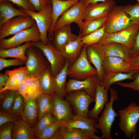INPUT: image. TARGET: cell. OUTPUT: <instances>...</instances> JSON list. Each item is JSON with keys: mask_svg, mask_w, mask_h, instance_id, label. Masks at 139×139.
I'll return each instance as SVG.
<instances>
[{"mask_svg": "<svg viewBox=\"0 0 139 139\" xmlns=\"http://www.w3.org/2000/svg\"><path fill=\"white\" fill-rule=\"evenodd\" d=\"M19 8L26 12L35 21L40 32V40L45 44H47L49 41L47 33L52 24L51 4L47 6L39 12L26 10L20 7Z\"/></svg>", "mask_w": 139, "mask_h": 139, "instance_id": "obj_9", "label": "cell"}, {"mask_svg": "<svg viewBox=\"0 0 139 139\" xmlns=\"http://www.w3.org/2000/svg\"><path fill=\"white\" fill-rule=\"evenodd\" d=\"M53 114L58 121L67 122L71 120L74 115L69 103L55 94L53 95Z\"/></svg>", "mask_w": 139, "mask_h": 139, "instance_id": "obj_16", "label": "cell"}, {"mask_svg": "<svg viewBox=\"0 0 139 139\" xmlns=\"http://www.w3.org/2000/svg\"><path fill=\"white\" fill-rule=\"evenodd\" d=\"M40 32L36 23L32 27L22 31L8 38L0 40V49H7L21 45L27 42L40 40Z\"/></svg>", "mask_w": 139, "mask_h": 139, "instance_id": "obj_10", "label": "cell"}, {"mask_svg": "<svg viewBox=\"0 0 139 139\" xmlns=\"http://www.w3.org/2000/svg\"></svg>", "mask_w": 139, "mask_h": 139, "instance_id": "obj_54", "label": "cell"}, {"mask_svg": "<svg viewBox=\"0 0 139 139\" xmlns=\"http://www.w3.org/2000/svg\"><path fill=\"white\" fill-rule=\"evenodd\" d=\"M110 88H105L100 84L98 85L95 94V104L93 108L89 111L88 118L95 119L98 118L99 115L103 110L106 103L109 102L108 91Z\"/></svg>", "mask_w": 139, "mask_h": 139, "instance_id": "obj_22", "label": "cell"}, {"mask_svg": "<svg viewBox=\"0 0 139 139\" xmlns=\"http://www.w3.org/2000/svg\"><path fill=\"white\" fill-rule=\"evenodd\" d=\"M33 42H26L18 46L7 49H0V58L12 57L20 59L24 64L28 59L25 53L27 48L32 45Z\"/></svg>", "mask_w": 139, "mask_h": 139, "instance_id": "obj_29", "label": "cell"}, {"mask_svg": "<svg viewBox=\"0 0 139 139\" xmlns=\"http://www.w3.org/2000/svg\"><path fill=\"white\" fill-rule=\"evenodd\" d=\"M25 54L28 59L25 63L27 70V76L38 77L50 64L42 51L32 45L28 47Z\"/></svg>", "mask_w": 139, "mask_h": 139, "instance_id": "obj_4", "label": "cell"}, {"mask_svg": "<svg viewBox=\"0 0 139 139\" xmlns=\"http://www.w3.org/2000/svg\"><path fill=\"white\" fill-rule=\"evenodd\" d=\"M130 52L132 58L139 54V31L136 35L134 45L130 50Z\"/></svg>", "mask_w": 139, "mask_h": 139, "instance_id": "obj_48", "label": "cell"}, {"mask_svg": "<svg viewBox=\"0 0 139 139\" xmlns=\"http://www.w3.org/2000/svg\"><path fill=\"white\" fill-rule=\"evenodd\" d=\"M100 84L97 75L90 76L82 80L70 79L67 82L65 87L66 93L73 91L82 90L85 91L92 97L95 98V90L98 85Z\"/></svg>", "mask_w": 139, "mask_h": 139, "instance_id": "obj_14", "label": "cell"}, {"mask_svg": "<svg viewBox=\"0 0 139 139\" xmlns=\"http://www.w3.org/2000/svg\"><path fill=\"white\" fill-rule=\"evenodd\" d=\"M116 5L114 0L90 3L86 5L83 14V20L107 17Z\"/></svg>", "mask_w": 139, "mask_h": 139, "instance_id": "obj_13", "label": "cell"}, {"mask_svg": "<svg viewBox=\"0 0 139 139\" xmlns=\"http://www.w3.org/2000/svg\"><path fill=\"white\" fill-rule=\"evenodd\" d=\"M20 16H29L20 8L17 9L14 7L9 1H0V26L9 20Z\"/></svg>", "mask_w": 139, "mask_h": 139, "instance_id": "obj_27", "label": "cell"}, {"mask_svg": "<svg viewBox=\"0 0 139 139\" xmlns=\"http://www.w3.org/2000/svg\"><path fill=\"white\" fill-rule=\"evenodd\" d=\"M120 129L127 138L134 139L137 136V124L139 120V105L132 102L118 111Z\"/></svg>", "mask_w": 139, "mask_h": 139, "instance_id": "obj_1", "label": "cell"}, {"mask_svg": "<svg viewBox=\"0 0 139 139\" xmlns=\"http://www.w3.org/2000/svg\"><path fill=\"white\" fill-rule=\"evenodd\" d=\"M133 24L124 6L116 5L107 16L104 26L105 32L110 33L123 30Z\"/></svg>", "mask_w": 139, "mask_h": 139, "instance_id": "obj_3", "label": "cell"}, {"mask_svg": "<svg viewBox=\"0 0 139 139\" xmlns=\"http://www.w3.org/2000/svg\"><path fill=\"white\" fill-rule=\"evenodd\" d=\"M5 0L10 1L21 8L27 11H36L28 0H0V1Z\"/></svg>", "mask_w": 139, "mask_h": 139, "instance_id": "obj_47", "label": "cell"}, {"mask_svg": "<svg viewBox=\"0 0 139 139\" xmlns=\"http://www.w3.org/2000/svg\"><path fill=\"white\" fill-rule=\"evenodd\" d=\"M137 2H139V0H136Z\"/></svg>", "mask_w": 139, "mask_h": 139, "instance_id": "obj_53", "label": "cell"}, {"mask_svg": "<svg viewBox=\"0 0 139 139\" xmlns=\"http://www.w3.org/2000/svg\"><path fill=\"white\" fill-rule=\"evenodd\" d=\"M130 64L131 68L133 71L139 72V54L132 58Z\"/></svg>", "mask_w": 139, "mask_h": 139, "instance_id": "obj_49", "label": "cell"}, {"mask_svg": "<svg viewBox=\"0 0 139 139\" xmlns=\"http://www.w3.org/2000/svg\"><path fill=\"white\" fill-rule=\"evenodd\" d=\"M24 63L22 60L17 58L6 59L0 58V71H1L4 68L10 66H21Z\"/></svg>", "mask_w": 139, "mask_h": 139, "instance_id": "obj_44", "label": "cell"}, {"mask_svg": "<svg viewBox=\"0 0 139 139\" xmlns=\"http://www.w3.org/2000/svg\"><path fill=\"white\" fill-rule=\"evenodd\" d=\"M137 72L134 71L127 73L115 72L105 73L100 82V85L105 88H110V86L114 83L127 79L133 80Z\"/></svg>", "mask_w": 139, "mask_h": 139, "instance_id": "obj_30", "label": "cell"}, {"mask_svg": "<svg viewBox=\"0 0 139 139\" xmlns=\"http://www.w3.org/2000/svg\"><path fill=\"white\" fill-rule=\"evenodd\" d=\"M14 123L10 122L5 123L0 128V139H11Z\"/></svg>", "mask_w": 139, "mask_h": 139, "instance_id": "obj_42", "label": "cell"}, {"mask_svg": "<svg viewBox=\"0 0 139 139\" xmlns=\"http://www.w3.org/2000/svg\"><path fill=\"white\" fill-rule=\"evenodd\" d=\"M102 67L105 73L112 72L127 73L134 71L131 68L130 63L116 57L105 58L103 62Z\"/></svg>", "mask_w": 139, "mask_h": 139, "instance_id": "obj_23", "label": "cell"}, {"mask_svg": "<svg viewBox=\"0 0 139 139\" xmlns=\"http://www.w3.org/2000/svg\"><path fill=\"white\" fill-rule=\"evenodd\" d=\"M24 106V99L18 91L16 94L12 108L7 112L13 114L22 116L23 113Z\"/></svg>", "mask_w": 139, "mask_h": 139, "instance_id": "obj_39", "label": "cell"}, {"mask_svg": "<svg viewBox=\"0 0 139 139\" xmlns=\"http://www.w3.org/2000/svg\"><path fill=\"white\" fill-rule=\"evenodd\" d=\"M27 73L25 66L11 70H6L4 73L8 75V79L5 87L0 90V92L8 90H18L21 83L27 78Z\"/></svg>", "mask_w": 139, "mask_h": 139, "instance_id": "obj_21", "label": "cell"}, {"mask_svg": "<svg viewBox=\"0 0 139 139\" xmlns=\"http://www.w3.org/2000/svg\"><path fill=\"white\" fill-rule=\"evenodd\" d=\"M22 119L33 128L38 121V110L35 100L25 99Z\"/></svg>", "mask_w": 139, "mask_h": 139, "instance_id": "obj_28", "label": "cell"}, {"mask_svg": "<svg viewBox=\"0 0 139 139\" xmlns=\"http://www.w3.org/2000/svg\"><path fill=\"white\" fill-rule=\"evenodd\" d=\"M133 80L132 82H118L116 83L122 87L129 88L134 90L139 91V72L136 73Z\"/></svg>", "mask_w": 139, "mask_h": 139, "instance_id": "obj_45", "label": "cell"}, {"mask_svg": "<svg viewBox=\"0 0 139 139\" xmlns=\"http://www.w3.org/2000/svg\"><path fill=\"white\" fill-rule=\"evenodd\" d=\"M80 32L77 38L63 47L58 51L68 62L69 66L73 64L80 56L84 44Z\"/></svg>", "mask_w": 139, "mask_h": 139, "instance_id": "obj_19", "label": "cell"}, {"mask_svg": "<svg viewBox=\"0 0 139 139\" xmlns=\"http://www.w3.org/2000/svg\"><path fill=\"white\" fill-rule=\"evenodd\" d=\"M104 26L97 31L82 37V40L84 45L88 46L98 43L105 33Z\"/></svg>", "mask_w": 139, "mask_h": 139, "instance_id": "obj_38", "label": "cell"}, {"mask_svg": "<svg viewBox=\"0 0 139 139\" xmlns=\"http://www.w3.org/2000/svg\"><path fill=\"white\" fill-rule=\"evenodd\" d=\"M65 97L66 100L73 109L75 115L88 118L89 106L94 101L95 98L82 90L70 92L66 93Z\"/></svg>", "mask_w": 139, "mask_h": 139, "instance_id": "obj_6", "label": "cell"}, {"mask_svg": "<svg viewBox=\"0 0 139 139\" xmlns=\"http://www.w3.org/2000/svg\"><path fill=\"white\" fill-rule=\"evenodd\" d=\"M50 139H63L60 134L59 128L56 131L51 137Z\"/></svg>", "mask_w": 139, "mask_h": 139, "instance_id": "obj_51", "label": "cell"}, {"mask_svg": "<svg viewBox=\"0 0 139 139\" xmlns=\"http://www.w3.org/2000/svg\"><path fill=\"white\" fill-rule=\"evenodd\" d=\"M107 0H84L85 3L86 5L98 2H103Z\"/></svg>", "mask_w": 139, "mask_h": 139, "instance_id": "obj_52", "label": "cell"}, {"mask_svg": "<svg viewBox=\"0 0 139 139\" xmlns=\"http://www.w3.org/2000/svg\"><path fill=\"white\" fill-rule=\"evenodd\" d=\"M80 0H51L52 10L51 14L52 24L48 32V38L52 41L54 28L61 15L67 9Z\"/></svg>", "mask_w": 139, "mask_h": 139, "instance_id": "obj_18", "label": "cell"}, {"mask_svg": "<svg viewBox=\"0 0 139 139\" xmlns=\"http://www.w3.org/2000/svg\"><path fill=\"white\" fill-rule=\"evenodd\" d=\"M22 119V116L11 114L8 112L0 111V126L7 123H15L17 120Z\"/></svg>", "mask_w": 139, "mask_h": 139, "instance_id": "obj_43", "label": "cell"}, {"mask_svg": "<svg viewBox=\"0 0 139 139\" xmlns=\"http://www.w3.org/2000/svg\"><path fill=\"white\" fill-rule=\"evenodd\" d=\"M59 131L63 139H101L94 132L75 128H68L62 125Z\"/></svg>", "mask_w": 139, "mask_h": 139, "instance_id": "obj_25", "label": "cell"}, {"mask_svg": "<svg viewBox=\"0 0 139 139\" xmlns=\"http://www.w3.org/2000/svg\"><path fill=\"white\" fill-rule=\"evenodd\" d=\"M12 139H34L33 128L21 119L14 123Z\"/></svg>", "mask_w": 139, "mask_h": 139, "instance_id": "obj_31", "label": "cell"}, {"mask_svg": "<svg viewBox=\"0 0 139 139\" xmlns=\"http://www.w3.org/2000/svg\"><path fill=\"white\" fill-rule=\"evenodd\" d=\"M18 91L8 90L0 92L1 111L7 112L11 109Z\"/></svg>", "mask_w": 139, "mask_h": 139, "instance_id": "obj_36", "label": "cell"}, {"mask_svg": "<svg viewBox=\"0 0 139 139\" xmlns=\"http://www.w3.org/2000/svg\"><path fill=\"white\" fill-rule=\"evenodd\" d=\"M38 79L42 93L52 95L55 94L54 77L50 65L40 73Z\"/></svg>", "mask_w": 139, "mask_h": 139, "instance_id": "obj_33", "label": "cell"}, {"mask_svg": "<svg viewBox=\"0 0 139 139\" xmlns=\"http://www.w3.org/2000/svg\"><path fill=\"white\" fill-rule=\"evenodd\" d=\"M71 25H64L54 31L52 42L58 51L68 43L75 40L78 37L72 33Z\"/></svg>", "mask_w": 139, "mask_h": 139, "instance_id": "obj_20", "label": "cell"}, {"mask_svg": "<svg viewBox=\"0 0 139 139\" xmlns=\"http://www.w3.org/2000/svg\"><path fill=\"white\" fill-rule=\"evenodd\" d=\"M97 119L85 118L75 115L70 120L63 122V125L68 128H75L93 131L96 133L98 130L96 128Z\"/></svg>", "mask_w": 139, "mask_h": 139, "instance_id": "obj_26", "label": "cell"}, {"mask_svg": "<svg viewBox=\"0 0 139 139\" xmlns=\"http://www.w3.org/2000/svg\"><path fill=\"white\" fill-rule=\"evenodd\" d=\"M52 96L50 94L42 93L36 100L38 110V121L45 115L53 114Z\"/></svg>", "mask_w": 139, "mask_h": 139, "instance_id": "obj_34", "label": "cell"}, {"mask_svg": "<svg viewBox=\"0 0 139 139\" xmlns=\"http://www.w3.org/2000/svg\"><path fill=\"white\" fill-rule=\"evenodd\" d=\"M63 121H57L45 129L37 139H50L56 131L63 125Z\"/></svg>", "mask_w": 139, "mask_h": 139, "instance_id": "obj_41", "label": "cell"}, {"mask_svg": "<svg viewBox=\"0 0 139 139\" xmlns=\"http://www.w3.org/2000/svg\"><path fill=\"white\" fill-rule=\"evenodd\" d=\"M139 31V25L133 24L120 31L112 33L105 32L98 43L103 44L114 42L119 43L131 49Z\"/></svg>", "mask_w": 139, "mask_h": 139, "instance_id": "obj_7", "label": "cell"}, {"mask_svg": "<svg viewBox=\"0 0 139 139\" xmlns=\"http://www.w3.org/2000/svg\"><path fill=\"white\" fill-rule=\"evenodd\" d=\"M9 78L8 75L7 74H0V90L4 88L6 86Z\"/></svg>", "mask_w": 139, "mask_h": 139, "instance_id": "obj_50", "label": "cell"}, {"mask_svg": "<svg viewBox=\"0 0 139 139\" xmlns=\"http://www.w3.org/2000/svg\"><path fill=\"white\" fill-rule=\"evenodd\" d=\"M100 44L105 58L116 57L121 58L128 62H131L132 58L130 50L124 45L114 42Z\"/></svg>", "mask_w": 139, "mask_h": 139, "instance_id": "obj_24", "label": "cell"}, {"mask_svg": "<svg viewBox=\"0 0 139 139\" xmlns=\"http://www.w3.org/2000/svg\"><path fill=\"white\" fill-rule=\"evenodd\" d=\"M36 24L35 21L30 16L14 17L0 26V40L31 28Z\"/></svg>", "mask_w": 139, "mask_h": 139, "instance_id": "obj_11", "label": "cell"}, {"mask_svg": "<svg viewBox=\"0 0 139 139\" xmlns=\"http://www.w3.org/2000/svg\"><path fill=\"white\" fill-rule=\"evenodd\" d=\"M57 120L52 113H48L43 116L33 128L34 139H37L46 128Z\"/></svg>", "mask_w": 139, "mask_h": 139, "instance_id": "obj_37", "label": "cell"}, {"mask_svg": "<svg viewBox=\"0 0 139 139\" xmlns=\"http://www.w3.org/2000/svg\"><path fill=\"white\" fill-rule=\"evenodd\" d=\"M33 45L38 48L43 52L50 64L53 76L63 68L66 59L54 47L52 41L49 40L47 44H45L40 40L33 42Z\"/></svg>", "mask_w": 139, "mask_h": 139, "instance_id": "obj_8", "label": "cell"}, {"mask_svg": "<svg viewBox=\"0 0 139 139\" xmlns=\"http://www.w3.org/2000/svg\"><path fill=\"white\" fill-rule=\"evenodd\" d=\"M69 66L68 62L66 59L63 68L58 74L53 76L55 94L62 99L66 94L65 87Z\"/></svg>", "mask_w": 139, "mask_h": 139, "instance_id": "obj_32", "label": "cell"}, {"mask_svg": "<svg viewBox=\"0 0 139 139\" xmlns=\"http://www.w3.org/2000/svg\"><path fill=\"white\" fill-rule=\"evenodd\" d=\"M36 11L39 12L51 4V0H28Z\"/></svg>", "mask_w": 139, "mask_h": 139, "instance_id": "obj_46", "label": "cell"}, {"mask_svg": "<svg viewBox=\"0 0 139 139\" xmlns=\"http://www.w3.org/2000/svg\"><path fill=\"white\" fill-rule=\"evenodd\" d=\"M110 98L107 103L105 108L100 117L98 119V122L96 128L100 130L102 135L101 139H112L111 135V128L115 120L116 117L118 115L113 108V104L115 100H117L118 94L114 89L110 88Z\"/></svg>", "mask_w": 139, "mask_h": 139, "instance_id": "obj_2", "label": "cell"}, {"mask_svg": "<svg viewBox=\"0 0 139 139\" xmlns=\"http://www.w3.org/2000/svg\"><path fill=\"white\" fill-rule=\"evenodd\" d=\"M133 24L139 25V2L134 4H129L124 6Z\"/></svg>", "mask_w": 139, "mask_h": 139, "instance_id": "obj_40", "label": "cell"}, {"mask_svg": "<svg viewBox=\"0 0 139 139\" xmlns=\"http://www.w3.org/2000/svg\"><path fill=\"white\" fill-rule=\"evenodd\" d=\"M84 0H80L75 3L61 15L56 22L54 30L64 25L73 22L81 28L84 21L83 14L86 6Z\"/></svg>", "mask_w": 139, "mask_h": 139, "instance_id": "obj_12", "label": "cell"}, {"mask_svg": "<svg viewBox=\"0 0 139 139\" xmlns=\"http://www.w3.org/2000/svg\"><path fill=\"white\" fill-rule=\"evenodd\" d=\"M86 51L89 61L93 64L97 71L98 79L100 82L105 74L102 63L105 57L101 45L97 43L86 46Z\"/></svg>", "mask_w": 139, "mask_h": 139, "instance_id": "obj_15", "label": "cell"}, {"mask_svg": "<svg viewBox=\"0 0 139 139\" xmlns=\"http://www.w3.org/2000/svg\"><path fill=\"white\" fill-rule=\"evenodd\" d=\"M18 91L25 99L36 100L42 93L38 77L27 76Z\"/></svg>", "mask_w": 139, "mask_h": 139, "instance_id": "obj_17", "label": "cell"}, {"mask_svg": "<svg viewBox=\"0 0 139 139\" xmlns=\"http://www.w3.org/2000/svg\"><path fill=\"white\" fill-rule=\"evenodd\" d=\"M86 46L84 44L79 57L73 64L69 66L68 75L70 78L82 80L91 75H97L95 68L92 66L88 59Z\"/></svg>", "mask_w": 139, "mask_h": 139, "instance_id": "obj_5", "label": "cell"}, {"mask_svg": "<svg viewBox=\"0 0 139 139\" xmlns=\"http://www.w3.org/2000/svg\"><path fill=\"white\" fill-rule=\"evenodd\" d=\"M107 17L84 21L80 29L82 37L98 30L104 25Z\"/></svg>", "mask_w": 139, "mask_h": 139, "instance_id": "obj_35", "label": "cell"}]
</instances>
